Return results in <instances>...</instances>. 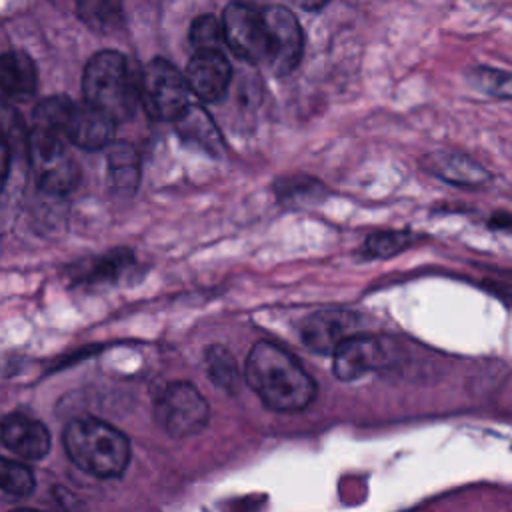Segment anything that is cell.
<instances>
[{
    "label": "cell",
    "instance_id": "cell-14",
    "mask_svg": "<svg viewBox=\"0 0 512 512\" xmlns=\"http://www.w3.org/2000/svg\"><path fill=\"white\" fill-rule=\"evenodd\" d=\"M2 442L26 460H40L50 450V432L40 420L14 412L2 420Z\"/></svg>",
    "mask_w": 512,
    "mask_h": 512
},
{
    "label": "cell",
    "instance_id": "cell-27",
    "mask_svg": "<svg viewBox=\"0 0 512 512\" xmlns=\"http://www.w3.org/2000/svg\"><path fill=\"white\" fill-rule=\"evenodd\" d=\"M8 512H40V510H34V508H12Z\"/></svg>",
    "mask_w": 512,
    "mask_h": 512
},
{
    "label": "cell",
    "instance_id": "cell-4",
    "mask_svg": "<svg viewBox=\"0 0 512 512\" xmlns=\"http://www.w3.org/2000/svg\"><path fill=\"white\" fill-rule=\"evenodd\" d=\"M190 84L168 60L154 58L140 76V102L154 120L176 122L190 108Z\"/></svg>",
    "mask_w": 512,
    "mask_h": 512
},
{
    "label": "cell",
    "instance_id": "cell-5",
    "mask_svg": "<svg viewBox=\"0 0 512 512\" xmlns=\"http://www.w3.org/2000/svg\"><path fill=\"white\" fill-rule=\"evenodd\" d=\"M154 418L168 436L180 440L206 428L210 406L194 384L170 382L156 396Z\"/></svg>",
    "mask_w": 512,
    "mask_h": 512
},
{
    "label": "cell",
    "instance_id": "cell-25",
    "mask_svg": "<svg viewBox=\"0 0 512 512\" xmlns=\"http://www.w3.org/2000/svg\"><path fill=\"white\" fill-rule=\"evenodd\" d=\"M488 226L492 230H510L512 228V212L508 210H496L488 218Z\"/></svg>",
    "mask_w": 512,
    "mask_h": 512
},
{
    "label": "cell",
    "instance_id": "cell-24",
    "mask_svg": "<svg viewBox=\"0 0 512 512\" xmlns=\"http://www.w3.org/2000/svg\"><path fill=\"white\" fill-rule=\"evenodd\" d=\"M132 264H134L132 254L128 250H114V252H108L102 258L94 260V266L88 268L84 278L90 280V282L116 280L122 274V270H126Z\"/></svg>",
    "mask_w": 512,
    "mask_h": 512
},
{
    "label": "cell",
    "instance_id": "cell-23",
    "mask_svg": "<svg viewBox=\"0 0 512 512\" xmlns=\"http://www.w3.org/2000/svg\"><path fill=\"white\" fill-rule=\"evenodd\" d=\"M190 42L196 50H222L226 44L222 20L212 14L198 16L190 26Z\"/></svg>",
    "mask_w": 512,
    "mask_h": 512
},
{
    "label": "cell",
    "instance_id": "cell-21",
    "mask_svg": "<svg viewBox=\"0 0 512 512\" xmlns=\"http://www.w3.org/2000/svg\"><path fill=\"white\" fill-rule=\"evenodd\" d=\"M418 242V236L404 232V230H386V232H376L370 234L364 240L362 250L366 252V256L370 258H388L394 256L406 248H410L412 244Z\"/></svg>",
    "mask_w": 512,
    "mask_h": 512
},
{
    "label": "cell",
    "instance_id": "cell-1",
    "mask_svg": "<svg viewBox=\"0 0 512 512\" xmlns=\"http://www.w3.org/2000/svg\"><path fill=\"white\" fill-rule=\"evenodd\" d=\"M246 384L274 412H302L316 398V382L294 354L274 342H256L244 364Z\"/></svg>",
    "mask_w": 512,
    "mask_h": 512
},
{
    "label": "cell",
    "instance_id": "cell-17",
    "mask_svg": "<svg viewBox=\"0 0 512 512\" xmlns=\"http://www.w3.org/2000/svg\"><path fill=\"white\" fill-rule=\"evenodd\" d=\"M466 82L472 90L488 98L512 102V70L490 64H474L466 70Z\"/></svg>",
    "mask_w": 512,
    "mask_h": 512
},
{
    "label": "cell",
    "instance_id": "cell-3",
    "mask_svg": "<svg viewBox=\"0 0 512 512\" xmlns=\"http://www.w3.org/2000/svg\"><path fill=\"white\" fill-rule=\"evenodd\" d=\"M82 90L88 104L116 122L130 118L140 100V82H136L128 60L114 50L96 52L86 62Z\"/></svg>",
    "mask_w": 512,
    "mask_h": 512
},
{
    "label": "cell",
    "instance_id": "cell-18",
    "mask_svg": "<svg viewBox=\"0 0 512 512\" xmlns=\"http://www.w3.org/2000/svg\"><path fill=\"white\" fill-rule=\"evenodd\" d=\"M76 12L96 32H112L124 22L122 0H76Z\"/></svg>",
    "mask_w": 512,
    "mask_h": 512
},
{
    "label": "cell",
    "instance_id": "cell-20",
    "mask_svg": "<svg viewBox=\"0 0 512 512\" xmlns=\"http://www.w3.org/2000/svg\"><path fill=\"white\" fill-rule=\"evenodd\" d=\"M0 486L8 498H26L34 492V472L16 460L2 458L0 462Z\"/></svg>",
    "mask_w": 512,
    "mask_h": 512
},
{
    "label": "cell",
    "instance_id": "cell-2",
    "mask_svg": "<svg viewBox=\"0 0 512 512\" xmlns=\"http://www.w3.org/2000/svg\"><path fill=\"white\" fill-rule=\"evenodd\" d=\"M64 450L74 466L96 478L120 476L130 462L128 438L98 418H74L62 432Z\"/></svg>",
    "mask_w": 512,
    "mask_h": 512
},
{
    "label": "cell",
    "instance_id": "cell-16",
    "mask_svg": "<svg viewBox=\"0 0 512 512\" xmlns=\"http://www.w3.org/2000/svg\"><path fill=\"white\" fill-rule=\"evenodd\" d=\"M140 162L136 150L126 142H116L108 148V180L116 192L130 194L138 186Z\"/></svg>",
    "mask_w": 512,
    "mask_h": 512
},
{
    "label": "cell",
    "instance_id": "cell-22",
    "mask_svg": "<svg viewBox=\"0 0 512 512\" xmlns=\"http://www.w3.org/2000/svg\"><path fill=\"white\" fill-rule=\"evenodd\" d=\"M180 124V130L192 138L194 142H200L206 150H212L220 144L218 140V132H216V126L212 124V120L196 106H190L186 110V114L176 120Z\"/></svg>",
    "mask_w": 512,
    "mask_h": 512
},
{
    "label": "cell",
    "instance_id": "cell-11",
    "mask_svg": "<svg viewBox=\"0 0 512 512\" xmlns=\"http://www.w3.org/2000/svg\"><path fill=\"white\" fill-rule=\"evenodd\" d=\"M190 90L204 102H218L232 80V66L222 50H196L186 66Z\"/></svg>",
    "mask_w": 512,
    "mask_h": 512
},
{
    "label": "cell",
    "instance_id": "cell-13",
    "mask_svg": "<svg viewBox=\"0 0 512 512\" xmlns=\"http://www.w3.org/2000/svg\"><path fill=\"white\" fill-rule=\"evenodd\" d=\"M116 120L110 118L106 112L98 110L96 106L84 102L76 104L70 112L66 124V140L76 144L82 150L94 152L112 142Z\"/></svg>",
    "mask_w": 512,
    "mask_h": 512
},
{
    "label": "cell",
    "instance_id": "cell-10",
    "mask_svg": "<svg viewBox=\"0 0 512 512\" xmlns=\"http://www.w3.org/2000/svg\"><path fill=\"white\" fill-rule=\"evenodd\" d=\"M332 354V372L342 382H350L366 372L378 370L388 360L384 340L372 334H352L344 338Z\"/></svg>",
    "mask_w": 512,
    "mask_h": 512
},
{
    "label": "cell",
    "instance_id": "cell-8",
    "mask_svg": "<svg viewBox=\"0 0 512 512\" xmlns=\"http://www.w3.org/2000/svg\"><path fill=\"white\" fill-rule=\"evenodd\" d=\"M270 40H272V60L270 68L278 74L284 76L292 72L304 50V34L300 28L298 18L284 6L272 4L262 8Z\"/></svg>",
    "mask_w": 512,
    "mask_h": 512
},
{
    "label": "cell",
    "instance_id": "cell-12",
    "mask_svg": "<svg viewBox=\"0 0 512 512\" xmlns=\"http://www.w3.org/2000/svg\"><path fill=\"white\" fill-rule=\"evenodd\" d=\"M356 316L342 310L314 312L304 318L300 326V338L312 352L328 354L338 348V344L352 336Z\"/></svg>",
    "mask_w": 512,
    "mask_h": 512
},
{
    "label": "cell",
    "instance_id": "cell-26",
    "mask_svg": "<svg viewBox=\"0 0 512 512\" xmlns=\"http://www.w3.org/2000/svg\"><path fill=\"white\" fill-rule=\"evenodd\" d=\"M300 8L304 10H320L322 6H326L330 0H294Z\"/></svg>",
    "mask_w": 512,
    "mask_h": 512
},
{
    "label": "cell",
    "instance_id": "cell-19",
    "mask_svg": "<svg viewBox=\"0 0 512 512\" xmlns=\"http://www.w3.org/2000/svg\"><path fill=\"white\" fill-rule=\"evenodd\" d=\"M204 362H206V372L216 386H220L228 392L236 390L238 380H240V370H238L236 358L232 356L230 350H226L220 344H212L210 348H206Z\"/></svg>",
    "mask_w": 512,
    "mask_h": 512
},
{
    "label": "cell",
    "instance_id": "cell-9",
    "mask_svg": "<svg viewBox=\"0 0 512 512\" xmlns=\"http://www.w3.org/2000/svg\"><path fill=\"white\" fill-rule=\"evenodd\" d=\"M420 168L430 176L458 188H486L494 174L474 156L460 150H434L420 158Z\"/></svg>",
    "mask_w": 512,
    "mask_h": 512
},
{
    "label": "cell",
    "instance_id": "cell-7",
    "mask_svg": "<svg viewBox=\"0 0 512 512\" xmlns=\"http://www.w3.org/2000/svg\"><path fill=\"white\" fill-rule=\"evenodd\" d=\"M226 46L250 64L272 60V40L262 10L250 4L232 2L222 14Z\"/></svg>",
    "mask_w": 512,
    "mask_h": 512
},
{
    "label": "cell",
    "instance_id": "cell-6",
    "mask_svg": "<svg viewBox=\"0 0 512 512\" xmlns=\"http://www.w3.org/2000/svg\"><path fill=\"white\" fill-rule=\"evenodd\" d=\"M66 138L60 134H48L32 130L28 138V150L36 182L42 192L52 196H64L76 188L80 180L78 166L64 146Z\"/></svg>",
    "mask_w": 512,
    "mask_h": 512
},
{
    "label": "cell",
    "instance_id": "cell-28",
    "mask_svg": "<svg viewBox=\"0 0 512 512\" xmlns=\"http://www.w3.org/2000/svg\"><path fill=\"white\" fill-rule=\"evenodd\" d=\"M236 2H242V4H250V6H256V2H262V0H236Z\"/></svg>",
    "mask_w": 512,
    "mask_h": 512
},
{
    "label": "cell",
    "instance_id": "cell-15",
    "mask_svg": "<svg viewBox=\"0 0 512 512\" xmlns=\"http://www.w3.org/2000/svg\"><path fill=\"white\" fill-rule=\"evenodd\" d=\"M38 86L36 66L30 56L20 50H8L0 60V88L12 100H26L34 96Z\"/></svg>",
    "mask_w": 512,
    "mask_h": 512
}]
</instances>
